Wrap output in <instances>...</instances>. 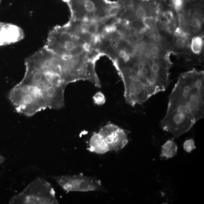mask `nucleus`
<instances>
[{"instance_id":"nucleus-12","label":"nucleus","mask_w":204,"mask_h":204,"mask_svg":"<svg viewBox=\"0 0 204 204\" xmlns=\"http://www.w3.org/2000/svg\"><path fill=\"white\" fill-rule=\"evenodd\" d=\"M188 0H171L169 6L174 10L175 12H182Z\"/></svg>"},{"instance_id":"nucleus-15","label":"nucleus","mask_w":204,"mask_h":204,"mask_svg":"<svg viewBox=\"0 0 204 204\" xmlns=\"http://www.w3.org/2000/svg\"><path fill=\"white\" fill-rule=\"evenodd\" d=\"M93 98L94 103L98 106L103 105L106 101L104 95L100 92L96 93L93 96Z\"/></svg>"},{"instance_id":"nucleus-1","label":"nucleus","mask_w":204,"mask_h":204,"mask_svg":"<svg viewBox=\"0 0 204 204\" xmlns=\"http://www.w3.org/2000/svg\"><path fill=\"white\" fill-rule=\"evenodd\" d=\"M204 115L203 71L193 70L182 73L169 96L161 128L178 138L191 129Z\"/></svg>"},{"instance_id":"nucleus-10","label":"nucleus","mask_w":204,"mask_h":204,"mask_svg":"<svg viewBox=\"0 0 204 204\" xmlns=\"http://www.w3.org/2000/svg\"><path fill=\"white\" fill-rule=\"evenodd\" d=\"M204 44L203 38L200 36H195L192 38L190 48L194 54L200 55L203 50Z\"/></svg>"},{"instance_id":"nucleus-7","label":"nucleus","mask_w":204,"mask_h":204,"mask_svg":"<svg viewBox=\"0 0 204 204\" xmlns=\"http://www.w3.org/2000/svg\"><path fill=\"white\" fill-rule=\"evenodd\" d=\"M107 145L109 151L118 152L128 143V135L124 130L113 124H108L98 132Z\"/></svg>"},{"instance_id":"nucleus-2","label":"nucleus","mask_w":204,"mask_h":204,"mask_svg":"<svg viewBox=\"0 0 204 204\" xmlns=\"http://www.w3.org/2000/svg\"><path fill=\"white\" fill-rule=\"evenodd\" d=\"M25 66L26 73L21 83L38 88L48 108L59 109L63 108L67 86L47 59L33 54L26 59Z\"/></svg>"},{"instance_id":"nucleus-4","label":"nucleus","mask_w":204,"mask_h":204,"mask_svg":"<svg viewBox=\"0 0 204 204\" xmlns=\"http://www.w3.org/2000/svg\"><path fill=\"white\" fill-rule=\"evenodd\" d=\"M10 204H58L54 189L49 182L38 177L22 191L11 198Z\"/></svg>"},{"instance_id":"nucleus-14","label":"nucleus","mask_w":204,"mask_h":204,"mask_svg":"<svg viewBox=\"0 0 204 204\" xmlns=\"http://www.w3.org/2000/svg\"><path fill=\"white\" fill-rule=\"evenodd\" d=\"M186 38L178 36L174 43L175 49L177 51H182L185 49L187 44Z\"/></svg>"},{"instance_id":"nucleus-3","label":"nucleus","mask_w":204,"mask_h":204,"mask_svg":"<svg viewBox=\"0 0 204 204\" xmlns=\"http://www.w3.org/2000/svg\"><path fill=\"white\" fill-rule=\"evenodd\" d=\"M8 98L16 112L25 116H31L48 108L38 88L21 82L11 90Z\"/></svg>"},{"instance_id":"nucleus-6","label":"nucleus","mask_w":204,"mask_h":204,"mask_svg":"<svg viewBox=\"0 0 204 204\" xmlns=\"http://www.w3.org/2000/svg\"><path fill=\"white\" fill-rule=\"evenodd\" d=\"M67 193L70 192H106L100 180L93 177L78 175L52 176Z\"/></svg>"},{"instance_id":"nucleus-20","label":"nucleus","mask_w":204,"mask_h":204,"mask_svg":"<svg viewBox=\"0 0 204 204\" xmlns=\"http://www.w3.org/2000/svg\"><path fill=\"white\" fill-rule=\"evenodd\" d=\"M135 37L139 41H142L145 39V32L144 29L140 30L135 33Z\"/></svg>"},{"instance_id":"nucleus-19","label":"nucleus","mask_w":204,"mask_h":204,"mask_svg":"<svg viewBox=\"0 0 204 204\" xmlns=\"http://www.w3.org/2000/svg\"><path fill=\"white\" fill-rule=\"evenodd\" d=\"M120 8L118 6H112L108 11V14L110 16L113 17L117 15L120 11Z\"/></svg>"},{"instance_id":"nucleus-18","label":"nucleus","mask_w":204,"mask_h":204,"mask_svg":"<svg viewBox=\"0 0 204 204\" xmlns=\"http://www.w3.org/2000/svg\"><path fill=\"white\" fill-rule=\"evenodd\" d=\"M90 28V27L89 24L88 23H82L79 26L78 30L82 34H86L89 33Z\"/></svg>"},{"instance_id":"nucleus-5","label":"nucleus","mask_w":204,"mask_h":204,"mask_svg":"<svg viewBox=\"0 0 204 204\" xmlns=\"http://www.w3.org/2000/svg\"><path fill=\"white\" fill-rule=\"evenodd\" d=\"M74 35L63 28H56L50 32L44 47L55 54L67 60L80 55Z\"/></svg>"},{"instance_id":"nucleus-13","label":"nucleus","mask_w":204,"mask_h":204,"mask_svg":"<svg viewBox=\"0 0 204 204\" xmlns=\"http://www.w3.org/2000/svg\"><path fill=\"white\" fill-rule=\"evenodd\" d=\"M163 16L164 19L160 18L157 22V27L161 31H167L170 29V21L165 15V13L163 14Z\"/></svg>"},{"instance_id":"nucleus-8","label":"nucleus","mask_w":204,"mask_h":204,"mask_svg":"<svg viewBox=\"0 0 204 204\" xmlns=\"http://www.w3.org/2000/svg\"><path fill=\"white\" fill-rule=\"evenodd\" d=\"M88 150L98 154H103L109 151L106 142L98 133L90 138Z\"/></svg>"},{"instance_id":"nucleus-21","label":"nucleus","mask_w":204,"mask_h":204,"mask_svg":"<svg viewBox=\"0 0 204 204\" xmlns=\"http://www.w3.org/2000/svg\"><path fill=\"white\" fill-rule=\"evenodd\" d=\"M5 160H6V159H5L4 157L0 155V165L2 164L3 163H4L5 161Z\"/></svg>"},{"instance_id":"nucleus-11","label":"nucleus","mask_w":204,"mask_h":204,"mask_svg":"<svg viewBox=\"0 0 204 204\" xmlns=\"http://www.w3.org/2000/svg\"><path fill=\"white\" fill-rule=\"evenodd\" d=\"M81 9L87 13H94L97 9V3L94 0H81Z\"/></svg>"},{"instance_id":"nucleus-17","label":"nucleus","mask_w":204,"mask_h":204,"mask_svg":"<svg viewBox=\"0 0 204 204\" xmlns=\"http://www.w3.org/2000/svg\"><path fill=\"white\" fill-rule=\"evenodd\" d=\"M189 24L190 27L196 30H199L202 27V21L198 20L190 19Z\"/></svg>"},{"instance_id":"nucleus-16","label":"nucleus","mask_w":204,"mask_h":204,"mask_svg":"<svg viewBox=\"0 0 204 204\" xmlns=\"http://www.w3.org/2000/svg\"><path fill=\"white\" fill-rule=\"evenodd\" d=\"M183 146L184 149L188 153H190L196 148L194 141L192 139H190L186 141L183 144Z\"/></svg>"},{"instance_id":"nucleus-22","label":"nucleus","mask_w":204,"mask_h":204,"mask_svg":"<svg viewBox=\"0 0 204 204\" xmlns=\"http://www.w3.org/2000/svg\"><path fill=\"white\" fill-rule=\"evenodd\" d=\"M4 23L0 22V31H1L2 28Z\"/></svg>"},{"instance_id":"nucleus-23","label":"nucleus","mask_w":204,"mask_h":204,"mask_svg":"<svg viewBox=\"0 0 204 204\" xmlns=\"http://www.w3.org/2000/svg\"><path fill=\"white\" fill-rule=\"evenodd\" d=\"M1 0H0V4H1Z\"/></svg>"},{"instance_id":"nucleus-9","label":"nucleus","mask_w":204,"mask_h":204,"mask_svg":"<svg viewBox=\"0 0 204 204\" xmlns=\"http://www.w3.org/2000/svg\"><path fill=\"white\" fill-rule=\"evenodd\" d=\"M178 147L173 140H169L162 147L161 156L166 158H173L176 154Z\"/></svg>"}]
</instances>
